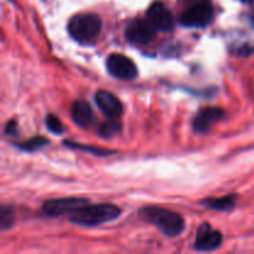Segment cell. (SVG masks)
Here are the masks:
<instances>
[{"label":"cell","instance_id":"obj_1","mask_svg":"<svg viewBox=\"0 0 254 254\" xmlns=\"http://www.w3.org/2000/svg\"><path fill=\"white\" fill-rule=\"evenodd\" d=\"M139 216L169 237H178L185 230V220L183 216L168 208L146 206L139 211Z\"/></svg>","mask_w":254,"mask_h":254},{"label":"cell","instance_id":"obj_2","mask_svg":"<svg viewBox=\"0 0 254 254\" xmlns=\"http://www.w3.org/2000/svg\"><path fill=\"white\" fill-rule=\"evenodd\" d=\"M121 213V208L112 203H97V205L87 203L72 213L69 216V221L74 225L94 227L117 220Z\"/></svg>","mask_w":254,"mask_h":254},{"label":"cell","instance_id":"obj_3","mask_svg":"<svg viewBox=\"0 0 254 254\" xmlns=\"http://www.w3.org/2000/svg\"><path fill=\"white\" fill-rule=\"evenodd\" d=\"M102 30V19L96 14H77L69 20L68 32L76 41L91 44Z\"/></svg>","mask_w":254,"mask_h":254},{"label":"cell","instance_id":"obj_4","mask_svg":"<svg viewBox=\"0 0 254 254\" xmlns=\"http://www.w3.org/2000/svg\"><path fill=\"white\" fill-rule=\"evenodd\" d=\"M215 17V10L207 0H198L191 5L180 16V24L188 27H205L212 22Z\"/></svg>","mask_w":254,"mask_h":254},{"label":"cell","instance_id":"obj_5","mask_svg":"<svg viewBox=\"0 0 254 254\" xmlns=\"http://www.w3.org/2000/svg\"><path fill=\"white\" fill-rule=\"evenodd\" d=\"M89 203L87 198L82 197H64L49 200L42 206V212L49 217H60L76 212L82 206Z\"/></svg>","mask_w":254,"mask_h":254},{"label":"cell","instance_id":"obj_6","mask_svg":"<svg viewBox=\"0 0 254 254\" xmlns=\"http://www.w3.org/2000/svg\"><path fill=\"white\" fill-rule=\"evenodd\" d=\"M107 69L113 77L123 81H130L138 76V68L133 60L123 54H112L107 59Z\"/></svg>","mask_w":254,"mask_h":254},{"label":"cell","instance_id":"obj_7","mask_svg":"<svg viewBox=\"0 0 254 254\" xmlns=\"http://www.w3.org/2000/svg\"><path fill=\"white\" fill-rule=\"evenodd\" d=\"M158 30L148 19H134L126 29V39L133 45H146L155 39Z\"/></svg>","mask_w":254,"mask_h":254},{"label":"cell","instance_id":"obj_8","mask_svg":"<svg viewBox=\"0 0 254 254\" xmlns=\"http://www.w3.org/2000/svg\"><path fill=\"white\" fill-rule=\"evenodd\" d=\"M222 233L211 227L210 223H203L197 231L193 247L200 252H212L222 245Z\"/></svg>","mask_w":254,"mask_h":254},{"label":"cell","instance_id":"obj_9","mask_svg":"<svg viewBox=\"0 0 254 254\" xmlns=\"http://www.w3.org/2000/svg\"><path fill=\"white\" fill-rule=\"evenodd\" d=\"M146 19L154 25L158 31H170L175 24L171 11L161 2H154L149 6L148 11H146Z\"/></svg>","mask_w":254,"mask_h":254},{"label":"cell","instance_id":"obj_10","mask_svg":"<svg viewBox=\"0 0 254 254\" xmlns=\"http://www.w3.org/2000/svg\"><path fill=\"white\" fill-rule=\"evenodd\" d=\"M226 113L217 107H206L201 109L192 121V127L197 133H207L213 124L225 119Z\"/></svg>","mask_w":254,"mask_h":254},{"label":"cell","instance_id":"obj_11","mask_svg":"<svg viewBox=\"0 0 254 254\" xmlns=\"http://www.w3.org/2000/svg\"><path fill=\"white\" fill-rule=\"evenodd\" d=\"M94 101L98 108L109 118H119L123 114V104L109 91H106V89L97 91Z\"/></svg>","mask_w":254,"mask_h":254},{"label":"cell","instance_id":"obj_12","mask_svg":"<svg viewBox=\"0 0 254 254\" xmlns=\"http://www.w3.org/2000/svg\"><path fill=\"white\" fill-rule=\"evenodd\" d=\"M71 116L74 123L81 128H88L96 122L92 107L86 101H76L71 106Z\"/></svg>","mask_w":254,"mask_h":254},{"label":"cell","instance_id":"obj_13","mask_svg":"<svg viewBox=\"0 0 254 254\" xmlns=\"http://www.w3.org/2000/svg\"><path fill=\"white\" fill-rule=\"evenodd\" d=\"M236 201H237V196L236 195H227L223 197H216V198H206L201 202V205L205 207L211 208L215 211H221V212H227L235 208Z\"/></svg>","mask_w":254,"mask_h":254},{"label":"cell","instance_id":"obj_14","mask_svg":"<svg viewBox=\"0 0 254 254\" xmlns=\"http://www.w3.org/2000/svg\"><path fill=\"white\" fill-rule=\"evenodd\" d=\"M122 130V124L117 121V118H109V121L102 123L99 127L98 134L104 139L113 138V136L118 135Z\"/></svg>","mask_w":254,"mask_h":254},{"label":"cell","instance_id":"obj_15","mask_svg":"<svg viewBox=\"0 0 254 254\" xmlns=\"http://www.w3.org/2000/svg\"><path fill=\"white\" fill-rule=\"evenodd\" d=\"M47 144H49V139H46L45 136H34L29 140L17 144V148L22 151H26V153H34V151L45 148Z\"/></svg>","mask_w":254,"mask_h":254},{"label":"cell","instance_id":"obj_16","mask_svg":"<svg viewBox=\"0 0 254 254\" xmlns=\"http://www.w3.org/2000/svg\"><path fill=\"white\" fill-rule=\"evenodd\" d=\"M64 144H66L68 148L88 151V153H92V154H94V155H98V156H107V155H111V154L114 153V151L108 150V149H99V148H96V146H88V145H83V144L73 143V141H64Z\"/></svg>","mask_w":254,"mask_h":254},{"label":"cell","instance_id":"obj_17","mask_svg":"<svg viewBox=\"0 0 254 254\" xmlns=\"http://www.w3.org/2000/svg\"><path fill=\"white\" fill-rule=\"evenodd\" d=\"M46 126L47 129H49L51 133L57 134V135H60V134H62L64 131V124H62V122L60 121L55 114H49V116L46 117Z\"/></svg>","mask_w":254,"mask_h":254},{"label":"cell","instance_id":"obj_18","mask_svg":"<svg viewBox=\"0 0 254 254\" xmlns=\"http://www.w3.org/2000/svg\"><path fill=\"white\" fill-rule=\"evenodd\" d=\"M12 221H14V212L10 207L2 206L0 210V225H1V230H7L12 226Z\"/></svg>","mask_w":254,"mask_h":254},{"label":"cell","instance_id":"obj_19","mask_svg":"<svg viewBox=\"0 0 254 254\" xmlns=\"http://www.w3.org/2000/svg\"><path fill=\"white\" fill-rule=\"evenodd\" d=\"M254 52V47L252 45H242V46L238 47L237 50H236V54L237 55H241V56H250L251 54H253Z\"/></svg>","mask_w":254,"mask_h":254},{"label":"cell","instance_id":"obj_20","mask_svg":"<svg viewBox=\"0 0 254 254\" xmlns=\"http://www.w3.org/2000/svg\"><path fill=\"white\" fill-rule=\"evenodd\" d=\"M5 133H6L7 135H16V134H17L16 122L10 121L9 123L6 124V127H5Z\"/></svg>","mask_w":254,"mask_h":254},{"label":"cell","instance_id":"obj_21","mask_svg":"<svg viewBox=\"0 0 254 254\" xmlns=\"http://www.w3.org/2000/svg\"><path fill=\"white\" fill-rule=\"evenodd\" d=\"M241 1H242V2H252V1H254V0H241Z\"/></svg>","mask_w":254,"mask_h":254}]
</instances>
